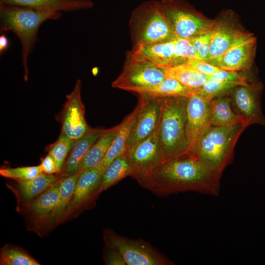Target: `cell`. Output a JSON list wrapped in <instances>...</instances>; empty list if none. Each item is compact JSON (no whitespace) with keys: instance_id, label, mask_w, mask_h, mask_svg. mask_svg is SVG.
I'll list each match as a JSON object with an SVG mask.
<instances>
[{"instance_id":"6da1fadb","label":"cell","mask_w":265,"mask_h":265,"mask_svg":"<svg viewBox=\"0 0 265 265\" xmlns=\"http://www.w3.org/2000/svg\"><path fill=\"white\" fill-rule=\"evenodd\" d=\"M221 176L195 153L188 152L162 163L136 180L159 196L186 191L216 195Z\"/></svg>"},{"instance_id":"7a4b0ae2","label":"cell","mask_w":265,"mask_h":265,"mask_svg":"<svg viewBox=\"0 0 265 265\" xmlns=\"http://www.w3.org/2000/svg\"><path fill=\"white\" fill-rule=\"evenodd\" d=\"M0 31H10L19 38L22 47L21 58L25 70L24 79L27 80L28 55L37 40L38 31L46 21L56 20L60 12L40 10L30 7L1 4Z\"/></svg>"},{"instance_id":"3957f363","label":"cell","mask_w":265,"mask_h":265,"mask_svg":"<svg viewBox=\"0 0 265 265\" xmlns=\"http://www.w3.org/2000/svg\"><path fill=\"white\" fill-rule=\"evenodd\" d=\"M159 138L163 162L189 152L186 134L187 98L160 99Z\"/></svg>"},{"instance_id":"277c9868","label":"cell","mask_w":265,"mask_h":265,"mask_svg":"<svg viewBox=\"0 0 265 265\" xmlns=\"http://www.w3.org/2000/svg\"><path fill=\"white\" fill-rule=\"evenodd\" d=\"M248 125L244 121L224 127L210 125L192 153L212 168L222 174L231 162L238 139Z\"/></svg>"},{"instance_id":"5b68a950","label":"cell","mask_w":265,"mask_h":265,"mask_svg":"<svg viewBox=\"0 0 265 265\" xmlns=\"http://www.w3.org/2000/svg\"><path fill=\"white\" fill-rule=\"evenodd\" d=\"M129 27L134 46L177 39L158 1H146L136 7L131 15Z\"/></svg>"},{"instance_id":"8992f818","label":"cell","mask_w":265,"mask_h":265,"mask_svg":"<svg viewBox=\"0 0 265 265\" xmlns=\"http://www.w3.org/2000/svg\"><path fill=\"white\" fill-rule=\"evenodd\" d=\"M159 5L170 22L177 38L190 39L212 30L210 20L182 0H161Z\"/></svg>"},{"instance_id":"52a82bcc","label":"cell","mask_w":265,"mask_h":265,"mask_svg":"<svg viewBox=\"0 0 265 265\" xmlns=\"http://www.w3.org/2000/svg\"><path fill=\"white\" fill-rule=\"evenodd\" d=\"M165 70L131 51L128 53L122 71L112 82L111 86L135 93L138 90L161 82L166 78Z\"/></svg>"},{"instance_id":"ba28073f","label":"cell","mask_w":265,"mask_h":265,"mask_svg":"<svg viewBox=\"0 0 265 265\" xmlns=\"http://www.w3.org/2000/svg\"><path fill=\"white\" fill-rule=\"evenodd\" d=\"M106 246L119 252L127 265H168L172 263L142 239H132L107 229L104 233Z\"/></svg>"},{"instance_id":"9c48e42d","label":"cell","mask_w":265,"mask_h":265,"mask_svg":"<svg viewBox=\"0 0 265 265\" xmlns=\"http://www.w3.org/2000/svg\"><path fill=\"white\" fill-rule=\"evenodd\" d=\"M252 36L239 25L236 14L232 10L222 11L215 20L211 30L210 52L207 61Z\"/></svg>"},{"instance_id":"30bf717a","label":"cell","mask_w":265,"mask_h":265,"mask_svg":"<svg viewBox=\"0 0 265 265\" xmlns=\"http://www.w3.org/2000/svg\"><path fill=\"white\" fill-rule=\"evenodd\" d=\"M138 110L127 139L125 152L129 153L140 142L147 138L157 127L160 118V99L140 96Z\"/></svg>"},{"instance_id":"8fae6325","label":"cell","mask_w":265,"mask_h":265,"mask_svg":"<svg viewBox=\"0 0 265 265\" xmlns=\"http://www.w3.org/2000/svg\"><path fill=\"white\" fill-rule=\"evenodd\" d=\"M159 123L155 130L127 156L131 167L130 176L135 180L163 163L159 145Z\"/></svg>"},{"instance_id":"7c38bea8","label":"cell","mask_w":265,"mask_h":265,"mask_svg":"<svg viewBox=\"0 0 265 265\" xmlns=\"http://www.w3.org/2000/svg\"><path fill=\"white\" fill-rule=\"evenodd\" d=\"M81 80H77L73 91L66 96L60 117L61 131L75 141L91 128L85 118L84 106L81 99Z\"/></svg>"},{"instance_id":"4fadbf2b","label":"cell","mask_w":265,"mask_h":265,"mask_svg":"<svg viewBox=\"0 0 265 265\" xmlns=\"http://www.w3.org/2000/svg\"><path fill=\"white\" fill-rule=\"evenodd\" d=\"M209 100L194 91L187 98L186 134L189 152H193L202 136L210 126Z\"/></svg>"},{"instance_id":"5bb4252c","label":"cell","mask_w":265,"mask_h":265,"mask_svg":"<svg viewBox=\"0 0 265 265\" xmlns=\"http://www.w3.org/2000/svg\"><path fill=\"white\" fill-rule=\"evenodd\" d=\"M256 46V39L253 35L208 62L224 70L238 72L246 70L252 64Z\"/></svg>"},{"instance_id":"9a60e30c","label":"cell","mask_w":265,"mask_h":265,"mask_svg":"<svg viewBox=\"0 0 265 265\" xmlns=\"http://www.w3.org/2000/svg\"><path fill=\"white\" fill-rule=\"evenodd\" d=\"M256 89L250 85H240L234 88L229 93L233 110L248 125L254 123H263Z\"/></svg>"},{"instance_id":"2e32d148","label":"cell","mask_w":265,"mask_h":265,"mask_svg":"<svg viewBox=\"0 0 265 265\" xmlns=\"http://www.w3.org/2000/svg\"><path fill=\"white\" fill-rule=\"evenodd\" d=\"M105 130L101 128H90L84 135L76 141L60 171L62 177L69 176L79 171L84 157Z\"/></svg>"},{"instance_id":"e0dca14e","label":"cell","mask_w":265,"mask_h":265,"mask_svg":"<svg viewBox=\"0 0 265 265\" xmlns=\"http://www.w3.org/2000/svg\"><path fill=\"white\" fill-rule=\"evenodd\" d=\"M0 4L57 12L71 11L93 6V2L89 0H0Z\"/></svg>"},{"instance_id":"ac0fdd59","label":"cell","mask_w":265,"mask_h":265,"mask_svg":"<svg viewBox=\"0 0 265 265\" xmlns=\"http://www.w3.org/2000/svg\"><path fill=\"white\" fill-rule=\"evenodd\" d=\"M176 40L134 46L131 51L167 69L173 66Z\"/></svg>"},{"instance_id":"d6986e66","label":"cell","mask_w":265,"mask_h":265,"mask_svg":"<svg viewBox=\"0 0 265 265\" xmlns=\"http://www.w3.org/2000/svg\"><path fill=\"white\" fill-rule=\"evenodd\" d=\"M119 124L106 129L95 141L82 160L79 171H83L97 166L106 157L118 130Z\"/></svg>"},{"instance_id":"ffe728a7","label":"cell","mask_w":265,"mask_h":265,"mask_svg":"<svg viewBox=\"0 0 265 265\" xmlns=\"http://www.w3.org/2000/svg\"><path fill=\"white\" fill-rule=\"evenodd\" d=\"M240 121H244L233 110L229 93L211 100L209 104V122L211 126L224 127Z\"/></svg>"},{"instance_id":"44dd1931","label":"cell","mask_w":265,"mask_h":265,"mask_svg":"<svg viewBox=\"0 0 265 265\" xmlns=\"http://www.w3.org/2000/svg\"><path fill=\"white\" fill-rule=\"evenodd\" d=\"M194 89L187 87L174 79L166 78L159 83L137 90L139 96L149 99H163L171 97L188 98Z\"/></svg>"},{"instance_id":"7402d4cb","label":"cell","mask_w":265,"mask_h":265,"mask_svg":"<svg viewBox=\"0 0 265 265\" xmlns=\"http://www.w3.org/2000/svg\"><path fill=\"white\" fill-rule=\"evenodd\" d=\"M138 105L119 124L117 134L104 159L97 166L105 171L109 164L117 157L125 152L126 143L133 121L138 110Z\"/></svg>"},{"instance_id":"603a6c76","label":"cell","mask_w":265,"mask_h":265,"mask_svg":"<svg viewBox=\"0 0 265 265\" xmlns=\"http://www.w3.org/2000/svg\"><path fill=\"white\" fill-rule=\"evenodd\" d=\"M103 172L96 166L80 173L72 199L67 209L78 206L90 196L95 194Z\"/></svg>"},{"instance_id":"cb8c5ba5","label":"cell","mask_w":265,"mask_h":265,"mask_svg":"<svg viewBox=\"0 0 265 265\" xmlns=\"http://www.w3.org/2000/svg\"><path fill=\"white\" fill-rule=\"evenodd\" d=\"M131 167L128 158L123 154L116 158L104 171L95 194L99 193L130 175Z\"/></svg>"},{"instance_id":"d4e9b609","label":"cell","mask_w":265,"mask_h":265,"mask_svg":"<svg viewBox=\"0 0 265 265\" xmlns=\"http://www.w3.org/2000/svg\"><path fill=\"white\" fill-rule=\"evenodd\" d=\"M165 76L192 89L201 87L210 80V75L204 74L186 63L166 69Z\"/></svg>"},{"instance_id":"484cf974","label":"cell","mask_w":265,"mask_h":265,"mask_svg":"<svg viewBox=\"0 0 265 265\" xmlns=\"http://www.w3.org/2000/svg\"><path fill=\"white\" fill-rule=\"evenodd\" d=\"M59 178V176L54 174L42 173L32 179L17 181L22 197L26 200H31L42 194Z\"/></svg>"},{"instance_id":"4316f807","label":"cell","mask_w":265,"mask_h":265,"mask_svg":"<svg viewBox=\"0 0 265 265\" xmlns=\"http://www.w3.org/2000/svg\"><path fill=\"white\" fill-rule=\"evenodd\" d=\"M80 173L63 177L60 179L59 192L57 204L50 214V220L57 219L70 204Z\"/></svg>"},{"instance_id":"83f0119b","label":"cell","mask_w":265,"mask_h":265,"mask_svg":"<svg viewBox=\"0 0 265 265\" xmlns=\"http://www.w3.org/2000/svg\"><path fill=\"white\" fill-rule=\"evenodd\" d=\"M60 181L58 179L33 202L31 210L36 215L42 217L52 213L58 201Z\"/></svg>"},{"instance_id":"f1b7e54d","label":"cell","mask_w":265,"mask_h":265,"mask_svg":"<svg viewBox=\"0 0 265 265\" xmlns=\"http://www.w3.org/2000/svg\"><path fill=\"white\" fill-rule=\"evenodd\" d=\"M1 265H39L33 258L20 248L5 245L1 249Z\"/></svg>"},{"instance_id":"f546056e","label":"cell","mask_w":265,"mask_h":265,"mask_svg":"<svg viewBox=\"0 0 265 265\" xmlns=\"http://www.w3.org/2000/svg\"><path fill=\"white\" fill-rule=\"evenodd\" d=\"M196 59L201 58L197 50L190 39L177 38L172 66L186 63L188 61Z\"/></svg>"},{"instance_id":"4dcf8cb0","label":"cell","mask_w":265,"mask_h":265,"mask_svg":"<svg viewBox=\"0 0 265 265\" xmlns=\"http://www.w3.org/2000/svg\"><path fill=\"white\" fill-rule=\"evenodd\" d=\"M75 142V140L69 137L61 131L56 141L49 146V152L55 159L60 172L62 170L65 159L73 148Z\"/></svg>"},{"instance_id":"1f68e13d","label":"cell","mask_w":265,"mask_h":265,"mask_svg":"<svg viewBox=\"0 0 265 265\" xmlns=\"http://www.w3.org/2000/svg\"><path fill=\"white\" fill-rule=\"evenodd\" d=\"M238 85L226 82L209 80L201 87L194 88V91L209 100L228 94L234 88Z\"/></svg>"},{"instance_id":"d6a6232c","label":"cell","mask_w":265,"mask_h":265,"mask_svg":"<svg viewBox=\"0 0 265 265\" xmlns=\"http://www.w3.org/2000/svg\"><path fill=\"white\" fill-rule=\"evenodd\" d=\"M42 173L40 165L16 168H2L0 169L1 176L17 181L29 180Z\"/></svg>"},{"instance_id":"836d02e7","label":"cell","mask_w":265,"mask_h":265,"mask_svg":"<svg viewBox=\"0 0 265 265\" xmlns=\"http://www.w3.org/2000/svg\"><path fill=\"white\" fill-rule=\"evenodd\" d=\"M210 80H218L233 83L238 86L249 85L245 78L237 71L221 70L210 75Z\"/></svg>"},{"instance_id":"e575fe53","label":"cell","mask_w":265,"mask_h":265,"mask_svg":"<svg viewBox=\"0 0 265 265\" xmlns=\"http://www.w3.org/2000/svg\"><path fill=\"white\" fill-rule=\"evenodd\" d=\"M211 32V31L189 39L197 50L201 59L205 61H207L209 57Z\"/></svg>"},{"instance_id":"d590c367","label":"cell","mask_w":265,"mask_h":265,"mask_svg":"<svg viewBox=\"0 0 265 265\" xmlns=\"http://www.w3.org/2000/svg\"><path fill=\"white\" fill-rule=\"evenodd\" d=\"M186 64L189 65L199 72L207 75L213 74L222 70L207 61L201 59L191 60Z\"/></svg>"},{"instance_id":"8d00e7d4","label":"cell","mask_w":265,"mask_h":265,"mask_svg":"<svg viewBox=\"0 0 265 265\" xmlns=\"http://www.w3.org/2000/svg\"><path fill=\"white\" fill-rule=\"evenodd\" d=\"M106 246L105 253V263L108 265H126L122 256L116 249Z\"/></svg>"},{"instance_id":"74e56055","label":"cell","mask_w":265,"mask_h":265,"mask_svg":"<svg viewBox=\"0 0 265 265\" xmlns=\"http://www.w3.org/2000/svg\"><path fill=\"white\" fill-rule=\"evenodd\" d=\"M40 166L44 173L54 174L60 172L55 159L50 152L42 160Z\"/></svg>"},{"instance_id":"f35d334b","label":"cell","mask_w":265,"mask_h":265,"mask_svg":"<svg viewBox=\"0 0 265 265\" xmlns=\"http://www.w3.org/2000/svg\"><path fill=\"white\" fill-rule=\"evenodd\" d=\"M9 47V41L4 32H1L0 36V54L2 55Z\"/></svg>"}]
</instances>
